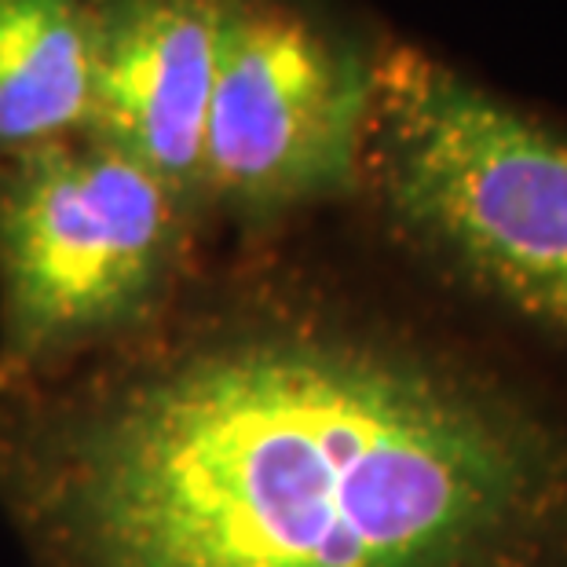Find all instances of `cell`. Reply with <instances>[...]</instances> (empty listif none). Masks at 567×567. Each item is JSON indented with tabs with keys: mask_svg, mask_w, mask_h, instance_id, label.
Here are the masks:
<instances>
[{
	"mask_svg": "<svg viewBox=\"0 0 567 567\" xmlns=\"http://www.w3.org/2000/svg\"><path fill=\"white\" fill-rule=\"evenodd\" d=\"M22 567H567V392L289 252L0 389Z\"/></svg>",
	"mask_w": 567,
	"mask_h": 567,
	"instance_id": "obj_1",
	"label": "cell"
},
{
	"mask_svg": "<svg viewBox=\"0 0 567 567\" xmlns=\"http://www.w3.org/2000/svg\"><path fill=\"white\" fill-rule=\"evenodd\" d=\"M359 190L432 275L567 352V136L392 44L373 55Z\"/></svg>",
	"mask_w": 567,
	"mask_h": 567,
	"instance_id": "obj_2",
	"label": "cell"
},
{
	"mask_svg": "<svg viewBox=\"0 0 567 567\" xmlns=\"http://www.w3.org/2000/svg\"><path fill=\"white\" fill-rule=\"evenodd\" d=\"M195 235L158 179L89 140L0 162V389L158 319Z\"/></svg>",
	"mask_w": 567,
	"mask_h": 567,
	"instance_id": "obj_3",
	"label": "cell"
},
{
	"mask_svg": "<svg viewBox=\"0 0 567 567\" xmlns=\"http://www.w3.org/2000/svg\"><path fill=\"white\" fill-rule=\"evenodd\" d=\"M373 55L300 0H224L205 125V213L246 231L348 198L363 173Z\"/></svg>",
	"mask_w": 567,
	"mask_h": 567,
	"instance_id": "obj_4",
	"label": "cell"
},
{
	"mask_svg": "<svg viewBox=\"0 0 567 567\" xmlns=\"http://www.w3.org/2000/svg\"><path fill=\"white\" fill-rule=\"evenodd\" d=\"M224 0H100L84 136L154 176L202 224Z\"/></svg>",
	"mask_w": 567,
	"mask_h": 567,
	"instance_id": "obj_5",
	"label": "cell"
},
{
	"mask_svg": "<svg viewBox=\"0 0 567 567\" xmlns=\"http://www.w3.org/2000/svg\"><path fill=\"white\" fill-rule=\"evenodd\" d=\"M100 0H0V162L81 140Z\"/></svg>",
	"mask_w": 567,
	"mask_h": 567,
	"instance_id": "obj_6",
	"label": "cell"
}]
</instances>
